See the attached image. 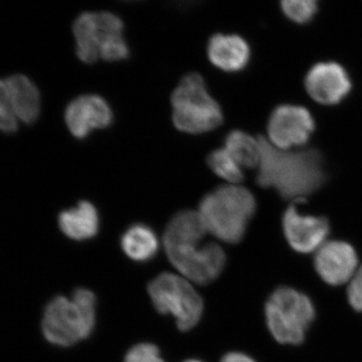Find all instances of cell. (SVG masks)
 <instances>
[{
	"label": "cell",
	"mask_w": 362,
	"mask_h": 362,
	"mask_svg": "<svg viewBox=\"0 0 362 362\" xmlns=\"http://www.w3.org/2000/svg\"><path fill=\"white\" fill-rule=\"evenodd\" d=\"M259 139L261 159L256 181L259 187L273 188L293 202L303 201L320 189L327 176L319 150H281L265 136H259Z\"/></svg>",
	"instance_id": "1"
},
{
	"label": "cell",
	"mask_w": 362,
	"mask_h": 362,
	"mask_svg": "<svg viewBox=\"0 0 362 362\" xmlns=\"http://www.w3.org/2000/svg\"><path fill=\"white\" fill-rule=\"evenodd\" d=\"M206 233L197 211H182L169 221L163 237L169 261L182 277L199 285L213 282L226 266L223 247L214 243L199 246Z\"/></svg>",
	"instance_id": "2"
},
{
	"label": "cell",
	"mask_w": 362,
	"mask_h": 362,
	"mask_svg": "<svg viewBox=\"0 0 362 362\" xmlns=\"http://www.w3.org/2000/svg\"><path fill=\"white\" fill-rule=\"evenodd\" d=\"M256 209V199L247 188L228 185L207 194L199 204V213L207 233L235 244L244 237Z\"/></svg>",
	"instance_id": "3"
},
{
	"label": "cell",
	"mask_w": 362,
	"mask_h": 362,
	"mask_svg": "<svg viewBox=\"0 0 362 362\" xmlns=\"http://www.w3.org/2000/svg\"><path fill=\"white\" fill-rule=\"evenodd\" d=\"M96 323V297L80 288L71 299L54 298L45 308L42 332L47 341L59 346H71L89 337Z\"/></svg>",
	"instance_id": "4"
},
{
	"label": "cell",
	"mask_w": 362,
	"mask_h": 362,
	"mask_svg": "<svg viewBox=\"0 0 362 362\" xmlns=\"http://www.w3.org/2000/svg\"><path fill=\"white\" fill-rule=\"evenodd\" d=\"M124 23L108 11L84 13L73 25L78 58L86 64L98 59L122 61L129 57V47L123 37Z\"/></svg>",
	"instance_id": "5"
},
{
	"label": "cell",
	"mask_w": 362,
	"mask_h": 362,
	"mask_svg": "<svg viewBox=\"0 0 362 362\" xmlns=\"http://www.w3.org/2000/svg\"><path fill=\"white\" fill-rule=\"evenodd\" d=\"M173 120L175 127L189 134H201L223 122L220 104L207 92L199 74L189 73L181 78L171 95Z\"/></svg>",
	"instance_id": "6"
},
{
	"label": "cell",
	"mask_w": 362,
	"mask_h": 362,
	"mask_svg": "<svg viewBox=\"0 0 362 362\" xmlns=\"http://www.w3.org/2000/svg\"><path fill=\"white\" fill-rule=\"evenodd\" d=\"M267 325L271 334L282 344H300L315 317L311 300L303 293L281 287L266 304Z\"/></svg>",
	"instance_id": "7"
},
{
	"label": "cell",
	"mask_w": 362,
	"mask_h": 362,
	"mask_svg": "<svg viewBox=\"0 0 362 362\" xmlns=\"http://www.w3.org/2000/svg\"><path fill=\"white\" fill-rule=\"evenodd\" d=\"M148 293L159 313L175 317L178 329L190 330L201 320L204 302L182 276L162 273L149 283Z\"/></svg>",
	"instance_id": "8"
},
{
	"label": "cell",
	"mask_w": 362,
	"mask_h": 362,
	"mask_svg": "<svg viewBox=\"0 0 362 362\" xmlns=\"http://www.w3.org/2000/svg\"><path fill=\"white\" fill-rule=\"evenodd\" d=\"M315 120L310 111L298 105H280L272 112L267 125V140L276 148L295 150L310 140Z\"/></svg>",
	"instance_id": "9"
},
{
	"label": "cell",
	"mask_w": 362,
	"mask_h": 362,
	"mask_svg": "<svg viewBox=\"0 0 362 362\" xmlns=\"http://www.w3.org/2000/svg\"><path fill=\"white\" fill-rule=\"evenodd\" d=\"M304 83L311 99L324 106L341 103L352 88L349 73L335 62L315 64L307 73Z\"/></svg>",
	"instance_id": "10"
},
{
	"label": "cell",
	"mask_w": 362,
	"mask_h": 362,
	"mask_svg": "<svg viewBox=\"0 0 362 362\" xmlns=\"http://www.w3.org/2000/svg\"><path fill=\"white\" fill-rule=\"evenodd\" d=\"M283 230L288 244L302 254L316 252L327 240L329 223L323 216L303 214L290 206L283 216Z\"/></svg>",
	"instance_id": "11"
},
{
	"label": "cell",
	"mask_w": 362,
	"mask_h": 362,
	"mask_svg": "<svg viewBox=\"0 0 362 362\" xmlns=\"http://www.w3.org/2000/svg\"><path fill=\"white\" fill-rule=\"evenodd\" d=\"M314 265L324 282L332 286L346 284L358 270V257L351 245L327 240L315 252Z\"/></svg>",
	"instance_id": "12"
},
{
	"label": "cell",
	"mask_w": 362,
	"mask_h": 362,
	"mask_svg": "<svg viewBox=\"0 0 362 362\" xmlns=\"http://www.w3.org/2000/svg\"><path fill=\"white\" fill-rule=\"evenodd\" d=\"M65 120L71 134L78 139H84L93 130L110 126L113 122V111L103 98L83 95L68 105Z\"/></svg>",
	"instance_id": "13"
},
{
	"label": "cell",
	"mask_w": 362,
	"mask_h": 362,
	"mask_svg": "<svg viewBox=\"0 0 362 362\" xmlns=\"http://www.w3.org/2000/svg\"><path fill=\"white\" fill-rule=\"evenodd\" d=\"M207 54L216 68L235 73L246 68L251 59V49L240 35L216 33L209 40Z\"/></svg>",
	"instance_id": "14"
},
{
	"label": "cell",
	"mask_w": 362,
	"mask_h": 362,
	"mask_svg": "<svg viewBox=\"0 0 362 362\" xmlns=\"http://www.w3.org/2000/svg\"><path fill=\"white\" fill-rule=\"evenodd\" d=\"M9 103L16 118L25 123L37 120L40 111V95L32 81L23 75L6 78Z\"/></svg>",
	"instance_id": "15"
},
{
	"label": "cell",
	"mask_w": 362,
	"mask_h": 362,
	"mask_svg": "<svg viewBox=\"0 0 362 362\" xmlns=\"http://www.w3.org/2000/svg\"><path fill=\"white\" fill-rule=\"evenodd\" d=\"M59 226L66 237L76 240H89L99 230V214L90 202H80L59 216Z\"/></svg>",
	"instance_id": "16"
},
{
	"label": "cell",
	"mask_w": 362,
	"mask_h": 362,
	"mask_svg": "<svg viewBox=\"0 0 362 362\" xmlns=\"http://www.w3.org/2000/svg\"><path fill=\"white\" fill-rule=\"evenodd\" d=\"M121 247L130 259L145 262L156 256L159 243L156 233L149 226L138 223L124 233Z\"/></svg>",
	"instance_id": "17"
},
{
	"label": "cell",
	"mask_w": 362,
	"mask_h": 362,
	"mask_svg": "<svg viewBox=\"0 0 362 362\" xmlns=\"http://www.w3.org/2000/svg\"><path fill=\"white\" fill-rule=\"evenodd\" d=\"M225 149L242 168H258L261 143L244 131L233 130L226 136Z\"/></svg>",
	"instance_id": "18"
},
{
	"label": "cell",
	"mask_w": 362,
	"mask_h": 362,
	"mask_svg": "<svg viewBox=\"0 0 362 362\" xmlns=\"http://www.w3.org/2000/svg\"><path fill=\"white\" fill-rule=\"evenodd\" d=\"M206 161L209 168L230 185H237L244 180L243 168L225 148L214 150L207 156Z\"/></svg>",
	"instance_id": "19"
},
{
	"label": "cell",
	"mask_w": 362,
	"mask_h": 362,
	"mask_svg": "<svg viewBox=\"0 0 362 362\" xmlns=\"http://www.w3.org/2000/svg\"><path fill=\"white\" fill-rule=\"evenodd\" d=\"M281 8L293 23L305 25L313 20L319 7L316 0H284L281 2Z\"/></svg>",
	"instance_id": "20"
},
{
	"label": "cell",
	"mask_w": 362,
	"mask_h": 362,
	"mask_svg": "<svg viewBox=\"0 0 362 362\" xmlns=\"http://www.w3.org/2000/svg\"><path fill=\"white\" fill-rule=\"evenodd\" d=\"M18 119L9 103L8 92L6 80H0V130L4 132H14L18 129Z\"/></svg>",
	"instance_id": "21"
},
{
	"label": "cell",
	"mask_w": 362,
	"mask_h": 362,
	"mask_svg": "<svg viewBox=\"0 0 362 362\" xmlns=\"http://www.w3.org/2000/svg\"><path fill=\"white\" fill-rule=\"evenodd\" d=\"M124 362H165L160 356V352L151 343H141L135 345L127 352Z\"/></svg>",
	"instance_id": "22"
},
{
	"label": "cell",
	"mask_w": 362,
	"mask_h": 362,
	"mask_svg": "<svg viewBox=\"0 0 362 362\" xmlns=\"http://www.w3.org/2000/svg\"><path fill=\"white\" fill-rule=\"evenodd\" d=\"M349 284L347 296L349 303L352 308L362 312V266L359 267Z\"/></svg>",
	"instance_id": "23"
},
{
	"label": "cell",
	"mask_w": 362,
	"mask_h": 362,
	"mask_svg": "<svg viewBox=\"0 0 362 362\" xmlns=\"http://www.w3.org/2000/svg\"><path fill=\"white\" fill-rule=\"evenodd\" d=\"M221 362H256L251 357L240 352H230L223 357Z\"/></svg>",
	"instance_id": "24"
},
{
	"label": "cell",
	"mask_w": 362,
	"mask_h": 362,
	"mask_svg": "<svg viewBox=\"0 0 362 362\" xmlns=\"http://www.w3.org/2000/svg\"><path fill=\"white\" fill-rule=\"evenodd\" d=\"M185 362H202V361H195V359H190V361H185Z\"/></svg>",
	"instance_id": "25"
}]
</instances>
